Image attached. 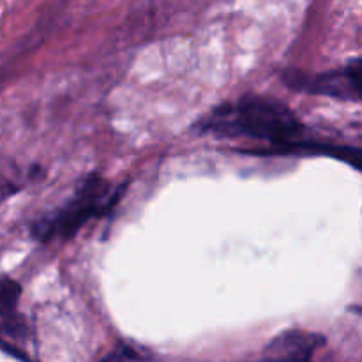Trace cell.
Masks as SVG:
<instances>
[{"instance_id": "cell-4", "label": "cell", "mask_w": 362, "mask_h": 362, "mask_svg": "<svg viewBox=\"0 0 362 362\" xmlns=\"http://www.w3.org/2000/svg\"><path fill=\"white\" fill-rule=\"evenodd\" d=\"M325 345V338L315 332L291 329L275 336L265 348V362H313V355Z\"/></svg>"}, {"instance_id": "cell-1", "label": "cell", "mask_w": 362, "mask_h": 362, "mask_svg": "<svg viewBox=\"0 0 362 362\" xmlns=\"http://www.w3.org/2000/svg\"><path fill=\"white\" fill-rule=\"evenodd\" d=\"M200 127L207 133L228 138H253L271 143L265 154L302 142L304 126L293 110L272 98L248 96L230 105H223L205 118Z\"/></svg>"}, {"instance_id": "cell-5", "label": "cell", "mask_w": 362, "mask_h": 362, "mask_svg": "<svg viewBox=\"0 0 362 362\" xmlns=\"http://www.w3.org/2000/svg\"><path fill=\"white\" fill-rule=\"evenodd\" d=\"M21 287L8 275L0 278V336L11 339L27 338V322L18 311Z\"/></svg>"}, {"instance_id": "cell-6", "label": "cell", "mask_w": 362, "mask_h": 362, "mask_svg": "<svg viewBox=\"0 0 362 362\" xmlns=\"http://www.w3.org/2000/svg\"><path fill=\"white\" fill-rule=\"evenodd\" d=\"M296 152H309V154H322L329 158L339 159L343 163L354 166L355 170L362 172V149L347 145H329V143H309L299 142L287 147L280 154H296Z\"/></svg>"}, {"instance_id": "cell-2", "label": "cell", "mask_w": 362, "mask_h": 362, "mask_svg": "<svg viewBox=\"0 0 362 362\" xmlns=\"http://www.w3.org/2000/svg\"><path fill=\"white\" fill-rule=\"evenodd\" d=\"M123 188H115L110 181L92 175L85 179L57 212L37 219L32 225V235L37 240L69 239L94 217L102 216L117 203Z\"/></svg>"}, {"instance_id": "cell-3", "label": "cell", "mask_w": 362, "mask_h": 362, "mask_svg": "<svg viewBox=\"0 0 362 362\" xmlns=\"http://www.w3.org/2000/svg\"><path fill=\"white\" fill-rule=\"evenodd\" d=\"M291 85L311 94L352 98L362 101V59L354 60L341 71H329L315 76H291Z\"/></svg>"}]
</instances>
